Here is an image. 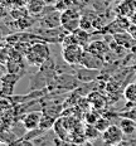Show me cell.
Segmentation results:
<instances>
[{
	"label": "cell",
	"instance_id": "cell-1",
	"mask_svg": "<svg viewBox=\"0 0 136 146\" xmlns=\"http://www.w3.org/2000/svg\"><path fill=\"white\" fill-rule=\"evenodd\" d=\"M50 57V48L45 43H35L30 45L25 53V58L30 66L39 67L44 64Z\"/></svg>",
	"mask_w": 136,
	"mask_h": 146
},
{
	"label": "cell",
	"instance_id": "cell-2",
	"mask_svg": "<svg viewBox=\"0 0 136 146\" xmlns=\"http://www.w3.org/2000/svg\"><path fill=\"white\" fill-rule=\"evenodd\" d=\"M83 53H84V47L77 43H71L67 45H63L62 58L67 64L77 66V64H81Z\"/></svg>",
	"mask_w": 136,
	"mask_h": 146
},
{
	"label": "cell",
	"instance_id": "cell-3",
	"mask_svg": "<svg viewBox=\"0 0 136 146\" xmlns=\"http://www.w3.org/2000/svg\"><path fill=\"white\" fill-rule=\"evenodd\" d=\"M123 137H125V135H123L122 130H121V127L116 123H112L108 129H106L105 131L101 133L102 142L106 145H110V146L122 144Z\"/></svg>",
	"mask_w": 136,
	"mask_h": 146
},
{
	"label": "cell",
	"instance_id": "cell-4",
	"mask_svg": "<svg viewBox=\"0 0 136 146\" xmlns=\"http://www.w3.org/2000/svg\"><path fill=\"white\" fill-rule=\"evenodd\" d=\"M59 19H60V25H62L66 30H68V32H71V33L73 32V30L80 28L81 15L78 14L76 10L66 9L63 13H60Z\"/></svg>",
	"mask_w": 136,
	"mask_h": 146
},
{
	"label": "cell",
	"instance_id": "cell-5",
	"mask_svg": "<svg viewBox=\"0 0 136 146\" xmlns=\"http://www.w3.org/2000/svg\"><path fill=\"white\" fill-rule=\"evenodd\" d=\"M20 77H22V74H19V73H11V72L5 73L1 77V80H0V83H1L0 97H9L13 95L14 86L20 80Z\"/></svg>",
	"mask_w": 136,
	"mask_h": 146
},
{
	"label": "cell",
	"instance_id": "cell-6",
	"mask_svg": "<svg viewBox=\"0 0 136 146\" xmlns=\"http://www.w3.org/2000/svg\"><path fill=\"white\" fill-rule=\"evenodd\" d=\"M81 66H83L84 68H88V69H100L103 67V59L101 57L84 49L82 60H81Z\"/></svg>",
	"mask_w": 136,
	"mask_h": 146
},
{
	"label": "cell",
	"instance_id": "cell-7",
	"mask_svg": "<svg viewBox=\"0 0 136 146\" xmlns=\"http://www.w3.org/2000/svg\"><path fill=\"white\" fill-rule=\"evenodd\" d=\"M116 11L122 18L136 17V0H122L116 8Z\"/></svg>",
	"mask_w": 136,
	"mask_h": 146
},
{
	"label": "cell",
	"instance_id": "cell-8",
	"mask_svg": "<svg viewBox=\"0 0 136 146\" xmlns=\"http://www.w3.org/2000/svg\"><path fill=\"white\" fill-rule=\"evenodd\" d=\"M40 121H42V113L39 112H30L23 117V126L28 131H33L40 127Z\"/></svg>",
	"mask_w": 136,
	"mask_h": 146
},
{
	"label": "cell",
	"instance_id": "cell-9",
	"mask_svg": "<svg viewBox=\"0 0 136 146\" xmlns=\"http://www.w3.org/2000/svg\"><path fill=\"white\" fill-rule=\"evenodd\" d=\"M84 49L91 52V53L96 54V56L101 57V58H103L106 54L108 53V50H110V47L108 45H106L102 40H95V42H91L84 47Z\"/></svg>",
	"mask_w": 136,
	"mask_h": 146
},
{
	"label": "cell",
	"instance_id": "cell-10",
	"mask_svg": "<svg viewBox=\"0 0 136 146\" xmlns=\"http://www.w3.org/2000/svg\"><path fill=\"white\" fill-rule=\"evenodd\" d=\"M122 130L125 136H132L136 133V120L131 117H122L117 123Z\"/></svg>",
	"mask_w": 136,
	"mask_h": 146
},
{
	"label": "cell",
	"instance_id": "cell-11",
	"mask_svg": "<svg viewBox=\"0 0 136 146\" xmlns=\"http://www.w3.org/2000/svg\"><path fill=\"white\" fill-rule=\"evenodd\" d=\"M87 98H88V101L91 103V106H92V108L97 110V111H101V110H103L106 107V98H105V96H102V93L97 92V91L91 92L90 95L87 96Z\"/></svg>",
	"mask_w": 136,
	"mask_h": 146
},
{
	"label": "cell",
	"instance_id": "cell-12",
	"mask_svg": "<svg viewBox=\"0 0 136 146\" xmlns=\"http://www.w3.org/2000/svg\"><path fill=\"white\" fill-rule=\"evenodd\" d=\"M72 36H73L74 43L82 45V47H86V45L90 43V34L86 29L78 28V29L73 30V32H72Z\"/></svg>",
	"mask_w": 136,
	"mask_h": 146
},
{
	"label": "cell",
	"instance_id": "cell-13",
	"mask_svg": "<svg viewBox=\"0 0 136 146\" xmlns=\"http://www.w3.org/2000/svg\"><path fill=\"white\" fill-rule=\"evenodd\" d=\"M115 42L123 48H130L132 45V39L134 36L130 35L129 33H122V34H115Z\"/></svg>",
	"mask_w": 136,
	"mask_h": 146
},
{
	"label": "cell",
	"instance_id": "cell-14",
	"mask_svg": "<svg viewBox=\"0 0 136 146\" xmlns=\"http://www.w3.org/2000/svg\"><path fill=\"white\" fill-rule=\"evenodd\" d=\"M101 133L102 132L100 131V130L93 123H87V126L84 127L83 135H84V137L88 139V140H95V139L100 137V136H101Z\"/></svg>",
	"mask_w": 136,
	"mask_h": 146
},
{
	"label": "cell",
	"instance_id": "cell-15",
	"mask_svg": "<svg viewBox=\"0 0 136 146\" xmlns=\"http://www.w3.org/2000/svg\"><path fill=\"white\" fill-rule=\"evenodd\" d=\"M123 97L126 101L136 103V83H131L123 90Z\"/></svg>",
	"mask_w": 136,
	"mask_h": 146
},
{
	"label": "cell",
	"instance_id": "cell-16",
	"mask_svg": "<svg viewBox=\"0 0 136 146\" xmlns=\"http://www.w3.org/2000/svg\"><path fill=\"white\" fill-rule=\"evenodd\" d=\"M43 8H44V1H43V0H34V1H32L30 4L27 5L28 11H29V13H32V14L42 13Z\"/></svg>",
	"mask_w": 136,
	"mask_h": 146
},
{
	"label": "cell",
	"instance_id": "cell-17",
	"mask_svg": "<svg viewBox=\"0 0 136 146\" xmlns=\"http://www.w3.org/2000/svg\"><path fill=\"white\" fill-rule=\"evenodd\" d=\"M84 115H86V116H84V120H86V122H87V123H93V125L97 122V120H98L100 117H101V116L98 115L97 110H95V108H93V111H92V108H91L90 111L86 112Z\"/></svg>",
	"mask_w": 136,
	"mask_h": 146
},
{
	"label": "cell",
	"instance_id": "cell-18",
	"mask_svg": "<svg viewBox=\"0 0 136 146\" xmlns=\"http://www.w3.org/2000/svg\"><path fill=\"white\" fill-rule=\"evenodd\" d=\"M111 125H112V123L110 122V120H108L107 117H103V116H102V117H100L98 120H97V122L95 123V126L97 127V129H98L101 132H103L106 129H108V127L111 126Z\"/></svg>",
	"mask_w": 136,
	"mask_h": 146
},
{
	"label": "cell",
	"instance_id": "cell-19",
	"mask_svg": "<svg viewBox=\"0 0 136 146\" xmlns=\"http://www.w3.org/2000/svg\"><path fill=\"white\" fill-rule=\"evenodd\" d=\"M27 13H29L28 9H23V10H22V7H17L15 9H13V10H10L11 18H13V19H15V20L20 19V18L27 17Z\"/></svg>",
	"mask_w": 136,
	"mask_h": 146
},
{
	"label": "cell",
	"instance_id": "cell-20",
	"mask_svg": "<svg viewBox=\"0 0 136 146\" xmlns=\"http://www.w3.org/2000/svg\"><path fill=\"white\" fill-rule=\"evenodd\" d=\"M5 14H7V11H5V8H4V5L1 4V1H0V19H1V18H4Z\"/></svg>",
	"mask_w": 136,
	"mask_h": 146
},
{
	"label": "cell",
	"instance_id": "cell-21",
	"mask_svg": "<svg viewBox=\"0 0 136 146\" xmlns=\"http://www.w3.org/2000/svg\"><path fill=\"white\" fill-rule=\"evenodd\" d=\"M5 73H7V69H5V67L3 66L1 63H0V80H1V77L5 74Z\"/></svg>",
	"mask_w": 136,
	"mask_h": 146
},
{
	"label": "cell",
	"instance_id": "cell-22",
	"mask_svg": "<svg viewBox=\"0 0 136 146\" xmlns=\"http://www.w3.org/2000/svg\"><path fill=\"white\" fill-rule=\"evenodd\" d=\"M24 1H25V4L28 5V4H30V3H32V1H34V0H24Z\"/></svg>",
	"mask_w": 136,
	"mask_h": 146
},
{
	"label": "cell",
	"instance_id": "cell-23",
	"mask_svg": "<svg viewBox=\"0 0 136 146\" xmlns=\"http://www.w3.org/2000/svg\"><path fill=\"white\" fill-rule=\"evenodd\" d=\"M106 3H111V1H113V0H105Z\"/></svg>",
	"mask_w": 136,
	"mask_h": 146
}]
</instances>
